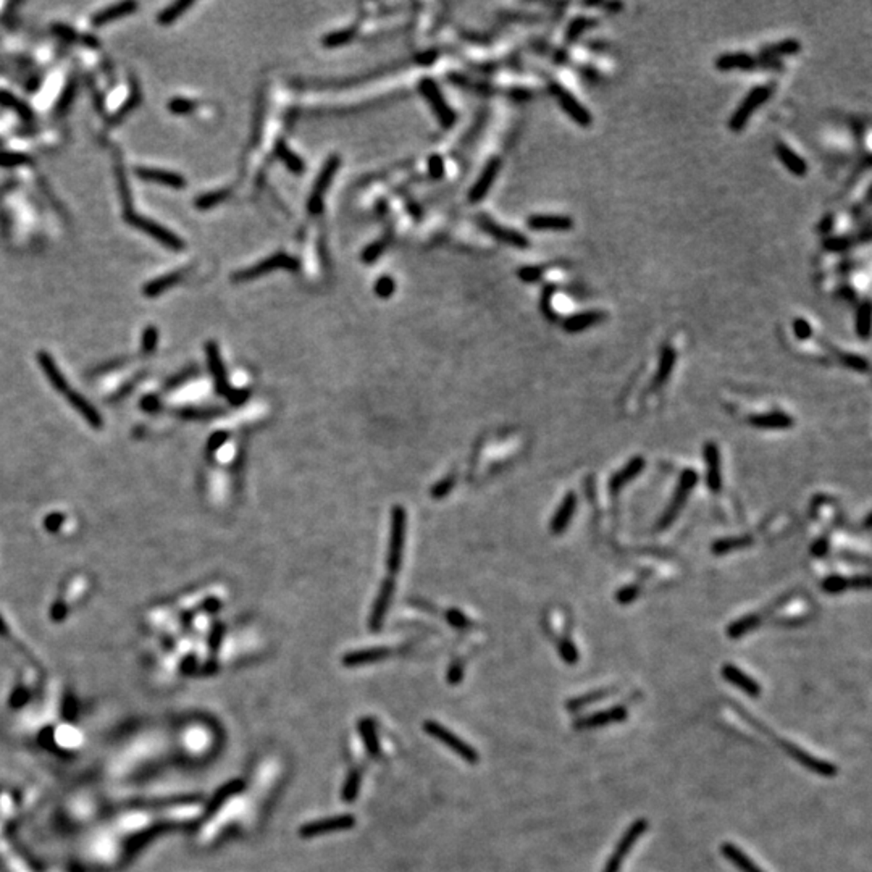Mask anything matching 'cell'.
Instances as JSON below:
<instances>
[{
    "label": "cell",
    "instance_id": "obj_1",
    "mask_svg": "<svg viewBox=\"0 0 872 872\" xmlns=\"http://www.w3.org/2000/svg\"><path fill=\"white\" fill-rule=\"evenodd\" d=\"M406 535V511L401 506L393 507L391 511V533L387 565L389 574H398L403 564V549Z\"/></svg>",
    "mask_w": 872,
    "mask_h": 872
},
{
    "label": "cell",
    "instance_id": "obj_2",
    "mask_svg": "<svg viewBox=\"0 0 872 872\" xmlns=\"http://www.w3.org/2000/svg\"><path fill=\"white\" fill-rule=\"evenodd\" d=\"M299 267H300V263L298 258L291 257L288 256V254L279 252V254H275V256L272 257L265 258V261L258 262L257 265L249 267V268H246V270L236 273L235 277H233V279H235V282H247V279L258 278V277H262V275L278 270V268H286V270L296 272Z\"/></svg>",
    "mask_w": 872,
    "mask_h": 872
},
{
    "label": "cell",
    "instance_id": "obj_3",
    "mask_svg": "<svg viewBox=\"0 0 872 872\" xmlns=\"http://www.w3.org/2000/svg\"><path fill=\"white\" fill-rule=\"evenodd\" d=\"M774 740H777V743L780 745L782 749H784L790 758H794L798 764L803 766V768L810 769L811 773L822 775V777H833L835 774H837V768H835V764L829 763V761L819 759L816 758V756L805 752V749H803L801 747H798V745L787 742V740H779V738H774Z\"/></svg>",
    "mask_w": 872,
    "mask_h": 872
},
{
    "label": "cell",
    "instance_id": "obj_4",
    "mask_svg": "<svg viewBox=\"0 0 872 872\" xmlns=\"http://www.w3.org/2000/svg\"><path fill=\"white\" fill-rule=\"evenodd\" d=\"M648 829V822L644 819H638L632 824L630 827L627 829L625 833L622 835V838L617 843V847L614 850V853L611 854V858L607 859L606 868L602 872H619L622 868V861L625 856L630 853V850L633 848V845L637 843V840H639V837L646 832Z\"/></svg>",
    "mask_w": 872,
    "mask_h": 872
},
{
    "label": "cell",
    "instance_id": "obj_5",
    "mask_svg": "<svg viewBox=\"0 0 872 872\" xmlns=\"http://www.w3.org/2000/svg\"><path fill=\"white\" fill-rule=\"evenodd\" d=\"M424 728L427 733H430L433 738L440 740L443 745H446V747L451 748L454 753H457L462 759L467 761V763L477 764L478 753L475 752L472 747H469L467 743L462 742V740L457 735H454L451 731H448V728L443 727L441 724H438L435 721H425Z\"/></svg>",
    "mask_w": 872,
    "mask_h": 872
},
{
    "label": "cell",
    "instance_id": "obj_6",
    "mask_svg": "<svg viewBox=\"0 0 872 872\" xmlns=\"http://www.w3.org/2000/svg\"><path fill=\"white\" fill-rule=\"evenodd\" d=\"M770 94H773V88H769V86H759V88L752 89L748 96L745 97L743 102L738 105L735 113H733L731 121H728V126H731L733 131L743 130L745 125L748 123V120L752 118L754 110H758L761 105H763L766 100L770 97Z\"/></svg>",
    "mask_w": 872,
    "mask_h": 872
},
{
    "label": "cell",
    "instance_id": "obj_7",
    "mask_svg": "<svg viewBox=\"0 0 872 872\" xmlns=\"http://www.w3.org/2000/svg\"><path fill=\"white\" fill-rule=\"evenodd\" d=\"M696 483H698V473L695 472V470H685V472L681 473L679 488H677V491H675L672 501H670L669 507H667V509H665V512L663 514V517H660V520L658 523V527L660 528V530L667 528L670 523H672L675 519H677L680 509H681V507H684L685 501H686V498H688V494H690V491L695 488Z\"/></svg>",
    "mask_w": 872,
    "mask_h": 872
},
{
    "label": "cell",
    "instance_id": "obj_8",
    "mask_svg": "<svg viewBox=\"0 0 872 872\" xmlns=\"http://www.w3.org/2000/svg\"><path fill=\"white\" fill-rule=\"evenodd\" d=\"M340 163L341 160L338 155H331L328 160L325 162L324 168H321L319 177H317L315 179V184H314V188H312V193H310V198L307 202L310 214L317 215L321 212V209H324V195L331 184V179L336 174V170L340 168Z\"/></svg>",
    "mask_w": 872,
    "mask_h": 872
},
{
    "label": "cell",
    "instance_id": "obj_9",
    "mask_svg": "<svg viewBox=\"0 0 872 872\" xmlns=\"http://www.w3.org/2000/svg\"><path fill=\"white\" fill-rule=\"evenodd\" d=\"M419 88H420V92L424 94V97L427 99V102L430 104V107L433 109V112L436 113L438 120H440V123L443 126H446V128H448V126H451L454 121H456V115H454L451 107H449V105L446 104V100L443 99L441 91H440V88H438V84L433 81V79L425 78V79H422V81H420Z\"/></svg>",
    "mask_w": 872,
    "mask_h": 872
},
{
    "label": "cell",
    "instance_id": "obj_10",
    "mask_svg": "<svg viewBox=\"0 0 872 872\" xmlns=\"http://www.w3.org/2000/svg\"><path fill=\"white\" fill-rule=\"evenodd\" d=\"M354 824H356V819H354L351 814H342V816L326 817V819H320V821L305 824V826L299 829V835L303 838H312V837H317V835L349 831V829L354 827Z\"/></svg>",
    "mask_w": 872,
    "mask_h": 872
},
{
    "label": "cell",
    "instance_id": "obj_11",
    "mask_svg": "<svg viewBox=\"0 0 872 872\" xmlns=\"http://www.w3.org/2000/svg\"><path fill=\"white\" fill-rule=\"evenodd\" d=\"M477 223L482 226V230L485 233H488L490 236H493L494 240L506 242V244L517 247V249H527V247L530 246V242H528V240L522 235V233L506 228V226L496 223V221L491 220L488 215H478Z\"/></svg>",
    "mask_w": 872,
    "mask_h": 872
},
{
    "label": "cell",
    "instance_id": "obj_12",
    "mask_svg": "<svg viewBox=\"0 0 872 872\" xmlns=\"http://www.w3.org/2000/svg\"><path fill=\"white\" fill-rule=\"evenodd\" d=\"M126 220H128L133 226H137L139 230L146 231L147 235L154 236L157 241L163 242V244L170 247V249H174V251L183 249V241L179 240L178 236H174L173 233L165 230L160 225L154 223V221H149L147 219H144V216H139L137 214H131V212H126Z\"/></svg>",
    "mask_w": 872,
    "mask_h": 872
},
{
    "label": "cell",
    "instance_id": "obj_13",
    "mask_svg": "<svg viewBox=\"0 0 872 872\" xmlns=\"http://www.w3.org/2000/svg\"><path fill=\"white\" fill-rule=\"evenodd\" d=\"M627 716L628 714H627L625 707H623V706H614V707H609V710L593 712V714L579 719V721L574 724V727L577 728V731H586V728H598V727L609 726V724H614V722L625 721Z\"/></svg>",
    "mask_w": 872,
    "mask_h": 872
},
{
    "label": "cell",
    "instance_id": "obj_14",
    "mask_svg": "<svg viewBox=\"0 0 872 872\" xmlns=\"http://www.w3.org/2000/svg\"><path fill=\"white\" fill-rule=\"evenodd\" d=\"M553 91L554 94H556L561 107L565 110V113H567L570 118L575 121V123H579L580 126L591 125V121H593V118H591V113L572 96V94L567 91V89H564L561 86H553Z\"/></svg>",
    "mask_w": 872,
    "mask_h": 872
},
{
    "label": "cell",
    "instance_id": "obj_15",
    "mask_svg": "<svg viewBox=\"0 0 872 872\" xmlns=\"http://www.w3.org/2000/svg\"><path fill=\"white\" fill-rule=\"evenodd\" d=\"M394 593V581L393 579H387L380 586L378 596L375 600L373 609H372V616H370V628L372 630H380L383 627L385 617L388 614L389 604H391V598H393Z\"/></svg>",
    "mask_w": 872,
    "mask_h": 872
},
{
    "label": "cell",
    "instance_id": "obj_16",
    "mask_svg": "<svg viewBox=\"0 0 872 872\" xmlns=\"http://www.w3.org/2000/svg\"><path fill=\"white\" fill-rule=\"evenodd\" d=\"M722 677L726 679L728 684L735 685L738 690H742L743 693H747L748 696L756 698L761 695V686L758 681L749 677L748 674H745L742 669L737 667V665H733V664L724 665Z\"/></svg>",
    "mask_w": 872,
    "mask_h": 872
},
{
    "label": "cell",
    "instance_id": "obj_17",
    "mask_svg": "<svg viewBox=\"0 0 872 872\" xmlns=\"http://www.w3.org/2000/svg\"><path fill=\"white\" fill-rule=\"evenodd\" d=\"M499 168H501V160H499V158H491V160L486 163L485 170L482 172V174H480V178L477 179V183H475L473 188L470 189L469 199L472 200V202H480V200H482L485 195L488 194L491 186H493L496 177H498Z\"/></svg>",
    "mask_w": 872,
    "mask_h": 872
},
{
    "label": "cell",
    "instance_id": "obj_18",
    "mask_svg": "<svg viewBox=\"0 0 872 872\" xmlns=\"http://www.w3.org/2000/svg\"><path fill=\"white\" fill-rule=\"evenodd\" d=\"M703 454H705V461L707 464V486L712 493H717L722 486V473H721V454H719V448L714 445V443H707L703 449Z\"/></svg>",
    "mask_w": 872,
    "mask_h": 872
},
{
    "label": "cell",
    "instance_id": "obj_19",
    "mask_svg": "<svg viewBox=\"0 0 872 872\" xmlns=\"http://www.w3.org/2000/svg\"><path fill=\"white\" fill-rule=\"evenodd\" d=\"M575 509H577V496L574 493H567L551 520V532L554 535H561V533L565 532V528L569 527L570 520H572Z\"/></svg>",
    "mask_w": 872,
    "mask_h": 872
},
{
    "label": "cell",
    "instance_id": "obj_20",
    "mask_svg": "<svg viewBox=\"0 0 872 872\" xmlns=\"http://www.w3.org/2000/svg\"><path fill=\"white\" fill-rule=\"evenodd\" d=\"M758 67V62L756 58L749 54H745V52H735V54H722L721 57H717L716 60V68L721 71H731V70H753V68Z\"/></svg>",
    "mask_w": 872,
    "mask_h": 872
},
{
    "label": "cell",
    "instance_id": "obj_21",
    "mask_svg": "<svg viewBox=\"0 0 872 872\" xmlns=\"http://www.w3.org/2000/svg\"><path fill=\"white\" fill-rule=\"evenodd\" d=\"M528 226L532 230H554V231H567L574 226V221L570 216L564 215H532L528 219Z\"/></svg>",
    "mask_w": 872,
    "mask_h": 872
},
{
    "label": "cell",
    "instance_id": "obj_22",
    "mask_svg": "<svg viewBox=\"0 0 872 872\" xmlns=\"http://www.w3.org/2000/svg\"><path fill=\"white\" fill-rule=\"evenodd\" d=\"M604 319V314L600 310H586V312H580V314H574L570 315L569 319L564 320V330L569 333H580L586 328H591L596 324Z\"/></svg>",
    "mask_w": 872,
    "mask_h": 872
},
{
    "label": "cell",
    "instance_id": "obj_23",
    "mask_svg": "<svg viewBox=\"0 0 872 872\" xmlns=\"http://www.w3.org/2000/svg\"><path fill=\"white\" fill-rule=\"evenodd\" d=\"M749 424L763 430H789L794 425V419L784 412H770V414L752 417Z\"/></svg>",
    "mask_w": 872,
    "mask_h": 872
},
{
    "label": "cell",
    "instance_id": "obj_24",
    "mask_svg": "<svg viewBox=\"0 0 872 872\" xmlns=\"http://www.w3.org/2000/svg\"><path fill=\"white\" fill-rule=\"evenodd\" d=\"M775 152L779 160L784 163L787 170H789L791 174L795 177H805L808 172V165L803 158L796 154L794 149H790L789 146L784 144V142H777L775 146Z\"/></svg>",
    "mask_w": 872,
    "mask_h": 872
},
{
    "label": "cell",
    "instance_id": "obj_25",
    "mask_svg": "<svg viewBox=\"0 0 872 872\" xmlns=\"http://www.w3.org/2000/svg\"><path fill=\"white\" fill-rule=\"evenodd\" d=\"M137 174H139L142 179H147V181L165 184V186H170V188L179 189V188L186 186V179H184L181 174L173 173V172L154 170V168H139V170H137Z\"/></svg>",
    "mask_w": 872,
    "mask_h": 872
},
{
    "label": "cell",
    "instance_id": "obj_26",
    "mask_svg": "<svg viewBox=\"0 0 872 872\" xmlns=\"http://www.w3.org/2000/svg\"><path fill=\"white\" fill-rule=\"evenodd\" d=\"M388 656H389V649L387 648L361 649V651L347 653L346 656L342 658V664L347 665V667H356V665L377 663V660H382Z\"/></svg>",
    "mask_w": 872,
    "mask_h": 872
},
{
    "label": "cell",
    "instance_id": "obj_27",
    "mask_svg": "<svg viewBox=\"0 0 872 872\" xmlns=\"http://www.w3.org/2000/svg\"><path fill=\"white\" fill-rule=\"evenodd\" d=\"M721 852H722V854L726 856L728 861H731V863H733V864L737 866L738 871H742V872H764L763 869L758 868V864H756L754 861L749 858L747 853L742 852V850H740L738 847H735V845H733V843H724L722 847H721Z\"/></svg>",
    "mask_w": 872,
    "mask_h": 872
},
{
    "label": "cell",
    "instance_id": "obj_28",
    "mask_svg": "<svg viewBox=\"0 0 872 872\" xmlns=\"http://www.w3.org/2000/svg\"><path fill=\"white\" fill-rule=\"evenodd\" d=\"M644 469V459L643 457H633L630 462H628L625 467L621 469L614 477L611 480V490L612 493H617L621 488H623L627 483H630L633 478L637 477L638 473H642Z\"/></svg>",
    "mask_w": 872,
    "mask_h": 872
},
{
    "label": "cell",
    "instance_id": "obj_29",
    "mask_svg": "<svg viewBox=\"0 0 872 872\" xmlns=\"http://www.w3.org/2000/svg\"><path fill=\"white\" fill-rule=\"evenodd\" d=\"M207 359H209L210 370H212V373H214L219 393H228V383H226V373H225L223 362H221V359H220L219 347H216V345H214V342H210V345L207 346Z\"/></svg>",
    "mask_w": 872,
    "mask_h": 872
},
{
    "label": "cell",
    "instance_id": "obj_30",
    "mask_svg": "<svg viewBox=\"0 0 872 872\" xmlns=\"http://www.w3.org/2000/svg\"><path fill=\"white\" fill-rule=\"evenodd\" d=\"M614 693H617V688H614V686H611V688L595 690V691H590V693H585V695H581V696L572 698V700H569L567 703H565V706H567V710L570 712H575V711H580L581 707L593 705V703L606 700V698H609Z\"/></svg>",
    "mask_w": 872,
    "mask_h": 872
},
{
    "label": "cell",
    "instance_id": "obj_31",
    "mask_svg": "<svg viewBox=\"0 0 872 872\" xmlns=\"http://www.w3.org/2000/svg\"><path fill=\"white\" fill-rule=\"evenodd\" d=\"M359 732H361L362 742L366 745L367 753L373 758H377L380 754V743H378V735H377V728H375V722L373 719H361L359 722Z\"/></svg>",
    "mask_w": 872,
    "mask_h": 872
},
{
    "label": "cell",
    "instance_id": "obj_32",
    "mask_svg": "<svg viewBox=\"0 0 872 872\" xmlns=\"http://www.w3.org/2000/svg\"><path fill=\"white\" fill-rule=\"evenodd\" d=\"M800 49H801V46L796 39H785V41L775 42V44L766 46L764 49L761 50V55H763L766 60H774L775 57L798 54Z\"/></svg>",
    "mask_w": 872,
    "mask_h": 872
},
{
    "label": "cell",
    "instance_id": "obj_33",
    "mask_svg": "<svg viewBox=\"0 0 872 872\" xmlns=\"http://www.w3.org/2000/svg\"><path fill=\"white\" fill-rule=\"evenodd\" d=\"M675 351L672 347H664L663 354H660L659 359V367H658V373L656 378H654V387H660L667 382L670 377V372H672L674 364H675Z\"/></svg>",
    "mask_w": 872,
    "mask_h": 872
},
{
    "label": "cell",
    "instance_id": "obj_34",
    "mask_svg": "<svg viewBox=\"0 0 872 872\" xmlns=\"http://www.w3.org/2000/svg\"><path fill=\"white\" fill-rule=\"evenodd\" d=\"M277 154L279 157V160H282L284 165H286V168H288L289 172H293L296 174L304 173L305 165H304L303 158H300L299 155H296L294 152L291 151L283 141H279L278 144H277Z\"/></svg>",
    "mask_w": 872,
    "mask_h": 872
},
{
    "label": "cell",
    "instance_id": "obj_35",
    "mask_svg": "<svg viewBox=\"0 0 872 872\" xmlns=\"http://www.w3.org/2000/svg\"><path fill=\"white\" fill-rule=\"evenodd\" d=\"M134 8H137L136 4H118V5H113V7H109L107 10H104V12H100L99 15H96V17H94V25L102 26L105 23H109V21L116 20V18H120V17H125V15H128V13L133 12Z\"/></svg>",
    "mask_w": 872,
    "mask_h": 872
},
{
    "label": "cell",
    "instance_id": "obj_36",
    "mask_svg": "<svg viewBox=\"0 0 872 872\" xmlns=\"http://www.w3.org/2000/svg\"><path fill=\"white\" fill-rule=\"evenodd\" d=\"M759 623H761V619L756 614L745 616V617H742V619H738V621L733 622L732 625H728L727 635L731 637V638H740V637L747 635L748 632H752L753 628H756V627L759 625Z\"/></svg>",
    "mask_w": 872,
    "mask_h": 872
},
{
    "label": "cell",
    "instance_id": "obj_37",
    "mask_svg": "<svg viewBox=\"0 0 872 872\" xmlns=\"http://www.w3.org/2000/svg\"><path fill=\"white\" fill-rule=\"evenodd\" d=\"M359 789H361V773L359 770H351L342 787V800L346 803H352L359 796Z\"/></svg>",
    "mask_w": 872,
    "mask_h": 872
},
{
    "label": "cell",
    "instance_id": "obj_38",
    "mask_svg": "<svg viewBox=\"0 0 872 872\" xmlns=\"http://www.w3.org/2000/svg\"><path fill=\"white\" fill-rule=\"evenodd\" d=\"M179 279H181V273H179V272H174L172 275H165V277L157 278L151 284H147V286H146V294L157 296L158 293H162V291H165L170 286H173L174 283H178Z\"/></svg>",
    "mask_w": 872,
    "mask_h": 872
},
{
    "label": "cell",
    "instance_id": "obj_39",
    "mask_svg": "<svg viewBox=\"0 0 872 872\" xmlns=\"http://www.w3.org/2000/svg\"><path fill=\"white\" fill-rule=\"evenodd\" d=\"M871 331V305L869 303H864L861 305L858 310V315H856V333L861 338H868Z\"/></svg>",
    "mask_w": 872,
    "mask_h": 872
},
{
    "label": "cell",
    "instance_id": "obj_40",
    "mask_svg": "<svg viewBox=\"0 0 872 872\" xmlns=\"http://www.w3.org/2000/svg\"><path fill=\"white\" fill-rule=\"evenodd\" d=\"M749 543H752L749 538H726V540H719L712 544V551L716 554H726L728 551H733V549L747 546Z\"/></svg>",
    "mask_w": 872,
    "mask_h": 872
},
{
    "label": "cell",
    "instance_id": "obj_41",
    "mask_svg": "<svg viewBox=\"0 0 872 872\" xmlns=\"http://www.w3.org/2000/svg\"><path fill=\"white\" fill-rule=\"evenodd\" d=\"M193 2H177L173 4L172 7H168L165 12H163L160 17H158V21L163 25H170L173 23L174 20H178L181 15L193 7Z\"/></svg>",
    "mask_w": 872,
    "mask_h": 872
},
{
    "label": "cell",
    "instance_id": "obj_42",
    "mask_svg": "<svg viewBox=\"0 0 872 872\" xmlns=\"http://www.w3.org/2000/svg\"><path fill=\"white\" fill-rule=\"evenodd\" d=\"M354 34H356V31H354V29H340V31H335V33H331V34H326V36H325V38H324V46H325V47H340V46H345V44H347V42H351V41H352Z\"/></svg>",
    "mask_w": 872,
    "mask_h": 872
},
{
    "label": "cell",
    "instance_id": "obj_43",
    "mask_svg": "<svg viewBox=\"0 0 872 872\" xmlns=\"http://www.w3.org/2000/svg\"><path fill=\"white\" fill-rule=\"evenodd\" d=\"M228 198V191H216V193H209L204 194L202 198H199L195 200V207L198 209H210L214 205L223 202V200Z\"/></svg>",
    "mask_w": 872,
    "mask_h": 872
},
{
    "label": "cell",
    "instance_id": "obj_44",
    "mask_svg": "<svg viewBox=\"0 0 872 872\" xmlns=\"http://www.w3.org/2000/svg\"><path fill=\"white\" fill-rule=\"evenodd\" d=\"M850 586V580L843 579V577H829L824 580L822 583V590L826 591L829 595H838L845 591Z\"/></svg>",
    "mask_w": 872,
    "mask_h": 872
},
{
    "label": "cell",
    "instance_id": "obj_45",
    "mask_svg": "<svg viewBox=\"0 0 872 872\" xmlns=\"http://www.w3.org/2000/svg\"><path fill=\"white\" fill-rule=\"evenodd\" d=\"M394 291H396V283H394V279L389 277L378 278L377 283H375V294H377L378 298L388 299L389 296H393Z\"/></svg>",
    "mask_w": 872,
    "mask_h": 872
},
{
    "label": "cell",
    "instance_id": "obj_46",
    "mask_svg": "<svg viewBox=\"0 0 872 872\" xmlns=\"http://www.w3.org/2000/svg\"><path fill=\"white\" fill-rule=\"evenodd\" d=\"M559 654H561V658L567 664H577L579 663V651H577V648H575V644L570 642V639H562L561 644H559Z\"/></svg>",
    "mask_w": 872,
    "mask_h": 872
},
{
    "label": "cell",
    "instance_id": "obj_47",
    "mask_svg": "<svg viewBox=\"0 0 872 872\" xmlns=\"http://www.w3.org/2000/svg\"><path fill=\"white\" fill-rule=\"evenodd\" d=\"M591 23H593V21H591V20H586V18H583V17L575 18V20L572 21V23H570L569 29H567V39H569V41L577 39L579 36H580L581 33H583V31H585L586 28H588V26H590Z\"/></svg>",
    "mask_w": 872,
    "mask_h": 872
},
{
    "label": "cell",
    "instance_id": "obj_48",
    "mask_svg": "<svg viewBox=\"0 0 872 872\" xmlns=\"http://www.w3.org/2000/svg\"><path fill=\"white\" fill-rule=\"evenodd\" d=\"M824 246H826V249L829 251L842 252L852 246V240L847 236H832V237H829V240H826Z\"/></svg>",
    "mask_w": 872,
    "mask_h": 872
},
{
    "label": "cell",
    "instance_id": "obj_49",
    "mask_svg": "<svg viewBox=\"0 0 872 872\" xmlns=\"http://www.w3.org/2000/svg\"><path fill=\"white\" fill-rule=\"evenodd\" d=\"M843 364L847 367L856 370V372H868L869 370L868 361L864 357L856 356V354H847V356H843Z\"/></svg>",
    "mask_w": 872,
    "mask_h": 872
},
{
    "label": "cell",
    "instance_id": "obj_50",
    "mask_svg": "<svg viewBox=\"0 0 872 872\" xmlns=\"http://www.w3.org/2000/svg\"><path fill=\"white\" fill-rule=\"evenodd\" d=\"M383 251H385L383 242H380V241L373 242V244H370L367 249L362 252V262L364 263H373L380 256H382Z\"/></svg>",
    "mask_w": 872,
    "mask_h": 872
},
{
    "label": "cell",
    "instance_id": "obj_51",
    "mask_svg": "<svg viewBox=\"0 0 872 872\" xmlns=\"http://www.w3.org/2000/svg\"><path fill=\"white\" fill-rule=\"evenodd\" d=\"M543 277V267H523L519 270V278L522 282L533 283L538 282Z\"/></svg>",
    "mask_w": 872,
    "mask_h": 872
},
{
    "label": "cell",
    "instance_id": "obj_52",
    "mask_svg": "<svg viewBox=\"0 0 872 872\" xmlns=\"http://www.w3.org/2000/svg\"><path fill=\"white\" fill-rule=\"evenodd\" d=\"M428 168H430L431 178L440 179L445 177V160L440 155H433L428 160Z\"/></svg>",
    "mask_w": 872,
    "mask_h": 872
},
{
    "label": "cell",
    "instance_id": "obj_53",
    "mask_svg": "<svg viewBox=\"0 0 872 872\" xmlns=\"http://www.w3.org/2000/svg\"><path fill=\"white\" fill-rule=\"evenodd\" d=\"M195 109V102L188 99H174L170 102V110L174 113H189Z\"/></svg>",
    "mask_w": 872,
    "mask_h": 872
},
{
    "label": "cell",
    "instance_id": "obj_54",
    "mask_svg": "<svg viewBox=\"0 0 872 872\" xmlns=\"http://www.w3.org/2000/svg\"><path fill=\"white\" fill-rule=\"evenodd\" d=\"M462 677H464V664L459 663V660H456V663H454L451 667H449L448 681L451 685H457V684H461Z\"/></svg>",
    "mask_w": 872,
    "mask_h": 872
},
{
    "label": "cell",
    "instance_id": "obj_55",
    "mask_svg": "<svg viewBox=\"0 0 872 872\" xmlns=\"http://www.w3.org/2000/svg\"><path fill=\"white\" fill-rule=\"evenodd\" d=\"M638 596V586L630 585V586H623V588L617 593V601L622 602V604H627V602H632Z\"/></svg>",
    "mask_w": 872,
    "mask_h": 872
},
{
    "label": "cell",
    "instance_id": "obj_56",
    "mask_svg": "<svg viewBox=\"0 0 872 872\" xmlns=\"http://www.w3.org/2000/svg\"><path fill=\"white\" fill-rule=\"evenodd\" d=\"M794 331L800 340H808V338H811V333H812L810 324L803 319H796L794 321Z\"/></svg>",
    "mask_w": 872,
    "mask_h": 872
},
{
    "label": "cell",
    "instance_id": "obj_57",
    "mask_svg": "<svg viewBox=\"0 0 872 872\" xmlns=\"http://www.w3.org/2000/svg\"><path fill=\"white\" fill-rule=\"evenodd\" d=\"M448 621L456 628H465L469 625V621L459 611H448Z\"/></svg>",
    "mask_w": 872,
    "mask_h": 872
},
{
    "label": "cell",
    "instance_id": "obj_58",
    "mask_svg": "<svg viewBox=\"0 0 872 872\" xmlns=\"http://www.w3.org/2000/svg\"><path fill=\"white\" fill-rule=\"evenodd\" d=\"M452 485H454V478L443 480L441 483H438L435 488L431 490V494L435 496V498H443V496L449 493V490L452 488Z\"/></svg>",
    "mask_w": 872,
    "mask_h": 872
},
{
    "label": "cell",
    "instance_id": "obj_59",
    "mask_svg": "<svg viewBox=\"0 0 872 872\" xmlns=\"http://www.w3.org/2000/svg\"><path fill=\"white\" fill-rule=\"evenodd\" d=\"M827 549H829V543L826 540H817L812 546V554L817 558H822V556H826Z\"/></svg>",
    "mask_w": 872,
    "mask_h": 872
},
{
    "label": "cell",
    "instance_id": "obj_60",
    "mask_svg": "<svg viewBox=\"0 0 872 872\" xmlns=\"http://www.w3.org/2000/svg\"><path fill=\"white\" fill-rule=\"evenodd\" d=\"M436 55H438L436 50H428L425 52V54H422L419 57V62L424 63V65H430V63H433V60L436 58Z\"/></svg>",
    "mask_w": 872,
    "mask_h": 872
},
{
    "label": "cell",
    "instance_id": "obj_61",
    "mask_svg": "<svg viewBox=\"0 0 872 872\" xmlns=\"http://www.w3.org/2000/svg\"><path fill=\"white\" fill-rule=\"evenodd\" d=\"M246 398H247V391H244V393H240V391H237V393H231V399L235 404L242 403Z\"/></svg>",
    "mask_w": 872,
    "mask_h": 872
},
{
    "label": "cell",
    "instance_id": "obj_62",
    "mask_svg": "<svg viewBox=\"0 0 872 872\" xmlns=\"http://www.w3.org/2000/svg\"><path fill=\"white\" fill-rule=\"evenodd\" d=\"M220 638H221V628H220V627H216V630H215L214 637H212V649H216V648H219Z\"/></svg>",
    "mask_w": 872,
    "mask_h": 872
},
{
    "label": "cell",
    "instance_id": "obj_63",
    "mask_svg": "<svg viewBox=\"0 0 872 872\" xmlns=\"http://www.w3.org/2000/svg\"><path fill=\"white\" fill-rule=\"evenodd\" d=\"M831 226H832V220H831V216H829V219H826V221H824V225L821 226V230L822 231H829V228H831Z\"/></svg>",
    "mask_w": 872,
    "mask_h": 872
}]
</instances>
